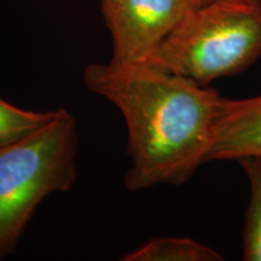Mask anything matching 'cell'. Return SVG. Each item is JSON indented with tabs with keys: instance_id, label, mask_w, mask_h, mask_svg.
Returning a JSON list of instances; mask_svg holds the SVG:
<instances>
[{
	"instance_id": "1",
	"label": "cell",
	"mask_w": 261,
	"mask_h": 261,
	"mask_svg": "<svg viewBox=\"0 0 261 261\" xmlns=\"http://www.w3.org/2000/svg\"><path fill=\"white\" fill-rule=\"evenodd\" d=\"M84 81L125 117L129 190L180 185L208 162L223 98L215 90L146 62L92 63Z\"/></svg>"
},
{
	"instance_id": "2",
	"label": "cell",
	"mask_w": 261,
	"mask_h": 261,
	"mask_svg": "<svg viewBox=\"0 0 261 261\" xmlns=\"http://www.w3.org/2000/svg\"><path fill=\"white\" fill-rule=\"evenodd\" d=\"M261 57V0H213L192 8L146 63L207 86Z\"/></svg>"
},
{
	"instance_id": "3",
	"label": "cell",
	"mask_w": 261,
	"mask_h": 261,
	"mask_svg": "<svg viewBox=\"0 0 261 261\" xmlns=\"http://www.w3.org/2000/svg\"><path fill=\"white\" fill-rule=\"evenodd\" d=\"M76 121L65 109L17 142L0 149V257L19 237L48 195L76 179Z\"/></svg>"
},
{
	"instance_id": "4",
	"label": "cell",
	"mask_w": 261,
	"mask_h": 261,
	"mask_svg": "<svg viewBox=\"0 0 261 261\" xmlns=\"http://www.w3.org/2000/svg\"><path fill=\"white\" fill-rule=\"evenodd\" d=\"M191 9L190 0H103L115 63L145 62Z\"/></svg>"
},
{
	"instance_id": "5",
	"label": "cell",
	"mask_w": 261,
	"mask_h": 261,
	"mask_svg": "<svg viewBox=\"0 0 261 261\" xmlns=\"http://www.w3.org/2000/svg\"><path fill=\"white\" fill-rule=\"evenodd\" d=\"M261 156V94L244 99L221 98L208 161H240Z\"/></svg>"
},
{
	"instance_id": "6",
	"label": "cell",
	"mask_w": 261,
	"mask_h": 261,
	"mask_svg": "<svg viewBox=\"0 0 261 261\" xmlns=\"http://www.w3.org/2000/svg\"><path fill=\"white\" fill-rule=\"evenodd\" d=\"M123 261H220L219 252L188 237H159L150 240L121 257Z\"/></svg>"
},
{
	"instance_id": "7",
	"label": "cell",
	"mask_w": 261,
	"mask_h": 261,
	"mask_svg": "<svg viewBox=\"0 0 261 261\" xmlns=\"http://www.w3.org/2000/svg\"><path fill=\"white\" fill-rule=\"evenodd\" d=\"M238 162L250 189L242 234L243 260L261 261V156H249Z\"/></svg>"
},
{
	"instance_id": "8",
	"label": "cell",
	"mask_w": 261,
	"mask_h": 261,
	"mask_svg": "<svg viewBox=\"0 0 261 261\" xmlns=\"http://www.w3.org/2000/svg\"><path fill=\"white\" fill-rule=\"evenodd\" d=\"M54 115L55 112L21 109L0 97V149L40 128Z\"/></svg>"
},
{
	"instance_id": "9",
	"label": "cell",
	"mask_w": 261,
	"mask_h": 261,
	"mask_svg": "<svg viewBox=\"0 0 261 261\" xmlns=\"http://www.w3.org/2000/svg\"><path fill=\"white\" fill-rule=\"evenodd\" d=\"M211 2H213V0H190V5L192 9V8H197V6L204 5V4H207V3H211Z\"/></svg>"
}]
</instances>
